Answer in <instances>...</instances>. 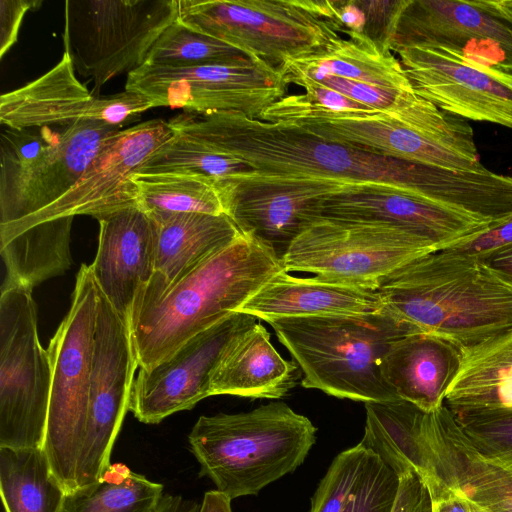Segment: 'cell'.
<instances>
[{
    "instance_id": "6da1fadb",
    "label": "cell",
    "mask_w": 512,
    "mask_h": 512,
    "mask_svg": "<svg viewBox=\"0 0 512 512\" xmlns=\"http://www.w3.org/2000/svg\"><path fill=\"white\" fill-rule=\"evenodd\" d=\"M284 270L256 239L241 234L176 282L153 277L137 292L128 326L138 366L148 369L212 327Z\"/></svg>"
},
{
    "instance_id": "7a4b0ae2",
    "label": "cell",
    "mask_w": 512,
    "mask_h": 512,
    "mask_svg": "<svg viewBox=\"0 0 512 512\" xmlns=\"http://www.w3.org/2000/svg\"><path fill=\"white\" fill-rule=\"evenodd\" d=\"M377 291L382 312L462 353L512 331V286L472 256L432 252L391 274Z\"/></svg>"
},
{
    "instance_id": "3957f363",
    "label": "cell",
    "mask_w": 512,
    "mask_h": 512,
    "mask_svg": "<svg viewBox=\"0 0 512 512\" xmlns=\"http://www.w3.org/2000/svg\"><path fill=\"white\" fill-rule=\"evenodd\" d=\"M260 120L296 125L320 138L366 148L392 158L458 171L482 172L467 120L416 96L393 112L330 110L303 93L286 95Z\"/></svg>"
},
{
    "instance_id": "277c9868",
    "label": "cell",
    "mask_w": 512,
    "mask_h": 512,
    "mask_svg": "<svg viewBox=\"0 0 512 512\" xmlns=\"http://www.w3.org/2000/svg\"><path fill=\"white\" fill-rule=\"evenodd\" d=\"M316 432L306 416L272 402L249 412L200 416L188 442L199 476L233 500L256 496L294 472L315 444Z\"/></svg>"
},
{
    "instance_id": "5b68a950",
    "label": "cell",
    "mask_w": 512,
    "mask_h": 512,
    "mask_svg": "<svg viewBox=\"0 0 512 512\" xmlns=\"http://www.w3.org/2000/svg\"><path fill=\"white\" fill-rule=\"evenodd\" d=\"M267 323L302 370L303 387L364 404L401 400L384 380L380 361L393 341L419 331L384 312Z\"/></svg>"
},
{
    "instance_id": "8992f818",
    "label": "cell",
    "mask_w": 512,
    "mask_h": 512,
    "mask_svg": "<svg viewBox=\"0 0 512 512\" xmlns=\"http://www.w3.org/2000/svg\"><path fill=\"white\" fill-rule=\"evenodd\" d=\"M120 130L99 120L5 127L0 136V236L67 193Z\"/></svg>"
},
{
    "instance_id": "52a82bcc",
    "label": "cell",
    "mask_w": 512,
    "mask_h": 512,
    "mask_svg": "<svg viewBox=\"0 0 512 512\" xmlns=\"http://www.w3.org/2000/svg\"><path fill=\"white\" fill-rule=\"evenodd\" d=\"M186 27L279 67L345 34L334 1L177 0Z\"/></svg>"
},
{
    "instance_id": "ba28073f",
    "label": "cell",
    "mask_w": 512,
    "mask_h": 512,
    "mask_svg": "<svg viewBox=\"0 0 512 512\" xmlns=\"http://www.w3.org/2000/svg\"><path fill=\"white\" fill-rule=\"evenodd\" d=\"M98 286L90 265L77 274L70 310L50 341L52 382L43 444L52 473L66 493L78 488V463L85 434Z\"/></svg>"
},
{
    "instance_id": "9c48e42d",
    "label": "cell",
    "mask_w": 512,
    "mask_h": 512,
    "mask_svg": "<svg viewBox=\"0 0 512 512\" xmlns=\"http://www.w3.org/2000/svg\"><path fill=\"white\" fill-rule=\"evenodd\" d=\"M178 17L177 0L65 2L63 46L79 75L100 96L103 85L145 64L150 49Z\"/></svg>"
},
{
    "instance_id": "30bf717a",
    "label": "cell",
    "mask_w": 512,
    "mask_h": 512,
    "mask_svg": "<svg viewBox=\"0 0 512 512\" xmlns=\"http://www.w3.org/2000/svg\"><path fill=\"white\" fill-rule=\"evenodd\" d=\"M52 367L39 340L32 289L5 282L0 297V446L43 448Z\"/></svg>"
},
{
    "instance_id": "8fae6325",
    "label": "cell",
    "mask_w": 512,
    "mask_h": 512,
    "mask_svg": "<svg viewBox=\"0 0 512 512\" xmlns=\"http://www.w3.org/2000/svg\"><path fill=\"white\" fill-rule=\"evenodd\" d=\"M435 251L389 225L319 217L293 241L282 265L287 272L378 290L391 274Z\"/></svg>"
},
{
    "instance_id": "7c38bea8",
    "label": "cell",
    "mask_w": 512,
    "mask_h": 512,
    "mask_svg": "<svg viewBox=\"0 0 512 512\" xmlns=\"http://www.w3.org/2000/svg\"><path fill=\"white\" fill-rule=\"evenodd\" d=\"M288 86L279 67L245 57L189 67L144 64L127 74L125 90L146 96L155 107L235 111L259 119L267 107L287 95Z\"/></svg>"
},
{
    "instance_id": "4fadbf2b",
    "label": "cell",
    "mask_w": 512,
    "mask_h": 512,
    "mask_svg": "<svg viewBox=\"0 0 512 512\" xmlns=\"http://www.w3.org/2000/svg\"><path fill=\"white\" fill-rule=\"evenodd\" d=\"M432 44L512 75V0H399L389 50Z\"/></svg>"
},
{
    "instance_id": "5bb4252c",
    "label": "cell",
    "mask_w": 512,
    "mask_h": 512,
    "mask_svg": "<svg viewBox=\"0 0 512 512\" xmlns=\"http://www.w3.org/2000/svg\"><path fill=\"white\" fill-rule=\"evenodd\" d=\"M172 134L168 121L161 119L148 120L118 131L103 145L67 193L11 232L0 236L1 249L40 226L61 218L88 215L99 219L117 210L137 206L131 177Z\"/></svg>"
},
{
    "instance_id": "9a60e30c",
    "label": "cell",
    "mask_w": 512,
    "mask_h": 512,
    "mask_svg": "<svg viewBox=\"0 0 512 512\" xmlns=\"http://www.w3.org/2000/svg\"><path fill=\"white\" fill-rule=\"evenodd\" d=\"M98 286V285H97ZM138 367L129 326L98 288L89 408L78 463V488L110 465Z\"/></svg>"
},
{
    "instance_id": "2e32d148",
    "label": "cell",
    "mask_w": 512,
    "mask_h": 512,
    "mask_svg": "<svg viewBox=\"0 0 512 512\" xmlns=\"http://www.w3.org/2000/svg\"><path fill=\"white\" fill-rule=\"evenodd\" d=\"M345 182L253 170L215 180V185L224 214L282 261L293 241L319 218L317 201Z\"/></svg>"
},
{
    "instance_id": "e0dca14e",
    "label": "cell",
    "mask_w": 512,
    "mask_h": 512,
    "mask_svg": "<svg viewBox=\"0 0 512 512\" xmlns=\"http://www.w3.org/2000/svg\"><path fill=\"white\" fill-rule=\"evenodd\" d=\"M415 94L465 120L512 128V75L432 44L396 49Z\"/></svg>"
},
{
    "instance_id": "ac0fdd59",
    "label": "cell",
    "mask_w": 512,
    "mask_h": 512,
    "mask_svg": "<svg viewBox=\"0 0 512 512\" xmlns=\"http://www.w3.org/2000/svg\"><path fill=\"white\" fill-rule=\"evenodd\" d=\"M412 455L427 486L455 489L487 512H512V469L482 455L445 405L419 412Z\"/></svg>"
},
{
    "instance_id": "d6986e66",
    "label": "cell",
    "mask_w": 512,
    "mask_h": 512,
    "mask_svg": "<svg viewBox=\"0 0 512 512\" xmlns=\"http://www.w3.org/2000/svg\"><path fill=\"white\" fill-rule=\"evenodd\" d=\"M146 96L124 90L96 96L78 79L63 50L60 61L37 79L0 96V123L21 129L99 120L121 127L154 108Z\"/></svg>"
},
{
    "instance_id": "ffe728a7",
    "label": "cell",
    "mask_w": 512,
    "mask_h": 512,
    "mask_svg": "<svg viewBox=\"0 0 512 512\" xmlns=\"http://www.w3.org/2000/svg\"><path fill=\"white\" fill-rule=\"evenodd\" d=\"M256 318L234 312L189 339L170 357L134 379L129 410L142 423L157 424L211 396L210 377L225 346Z\"/></svg>"
},
{
    "instance_id": "44dd1931",
    "label": "cell",
    "mask_w": 512,
    "mask_h": 512,
    "mask_svg": "<svg viewBox=\"0 0 512 512\" xmlns=\"http://www.w3.org/2000/svg\"><path fill=\"white\" fill-rule=\"evenodd\" d=\"M319 217L375 222L430 242L437 251L490 223L450 209L398 187L345 182L316 203Z\"/></svg>"
},
{
    "instance_id": "7402d4cb",
    "label": "cell",
    "mask_w": 512,
    "mask_h": 512,
    "mask_svg": "<svg viewBox=\"0 0 512 512\" xmlns=\"http://www.w3.org/2000/svg\"><path fill=\"white\" fill-rule=\"evenodd\" d=\"M97 220L98 250L90 266L98 288L128 325L138 290L155 272L158 225L137 206Z\"/></svg>"
},
{
    "instance_id": "603a6c76",
    "label": "cell",
    "mask_w": 512,
    "mask_h": 512,
    "mask_svg": "<svg viewBox=\"0 0 512 512\" xmlns=\"http://www.w3.org/2000/svg\"><path fill=\"white\" fill-rule=\"evenodd\" d=\"M462 359V351L452 343L433 334L415 332L389 345L380 369L400 399L429 413L444 405Z\"/></svg>"
},
{
    "instance_id": "cb8c5ba5",
    "label": "cell",
    "mask_w": 512,
    "mask_h": 512,
    "mask_svg": "<svg viewBox=\"0 0 512 512\" xmlns=\"http://www.w3.org/2000/svg\"><path fill=\"white\" fill-rule=\"evenodd\" d=\"M377 290L326 280L291 276L285 269L272 277L237 312L267 322L285 317L381 313Z\"/></svg>"
},
{
    "instance_id": "d4e9b609",
    "label": "cell",
    "mask_w": 512,
    "mask_h": 512,
    "mask_svg": "<svg viewBox=\"0 0 512 512\" xmlns=\"http://www.w3.org/2000/svg\"><path fill=\"white\" fill-rule=\"evenodd\" d=\"M296 370L274 348L266 328L255 322L225 346L210 377V394L278 399L295 386Z\"/></svg>"
},
{
    "instance_id": "484cf974",
    "label": "cell",
    "mask_w": 512,
    "mask_h": 512,
    "mask_svg": "<svg viewBox=\"0 0 512 512\" xmlns=\"http://www.w3.org/2000/svg\"><path fill=\"white\" fill-rule=\"evenodd\" d=\"M284 74H300L313 80L337 76L373 86L415 93L399 59L384 51L364 33L346 31L324 48L279 66Z\"/></svg>"
},
{
    "instance_id": "4316f807",
    "label": "cell",
    "mask_w": 512,
    "mask_h": 512,
    "mask_svg": "<svg viewBox=\"0 0 512 512\" xmlns=\"http://www.w3.org/2000/svg\"><path fill=\"white\" fill-rule=\"evenodd\" d=\"M157 225L152 277L163 285L176 282L242 234L225 214L180 213Z\"/></svg>"
},
{
    "instance_id": "83f0119b",
    "label": "cell",
    "mask_w": 512,
    "mask_h": 512,
    "mask_svg": "<svg viewBox=\"0 0 512 512\" xmlns=\"http://www.w3.org/2000/svg\"><path fill=\"white\" fill-rule=\"evenodd\" d=\"M0 490L5 512H61L66 496L42 447L0 446Z\"/></svg>"
},
{
    "instance_id": "f1b7e54d",
    "label": "cell",
    "mask_w": 512,
    "mask_h": 512,
    "mask_svg": "<svg viewBox=\"0 0 512 512\" xmlns=\"http://www.w3.org/2000/svg\"><path fill=\"white\" fill-rule=\"evenodd\" d=\"M136 204L155 223L180 213L224 214L215 180L178 172L134 173Z\"/></svg>"
},
{
    "instance_id": "f546056e",
    "label": "cell",
    "mask_w": 512,
    "mask_h": 512,
    "mask_svg": "<svg viewBox=\"0 0 512 512\" xmlns=\"http://www.w3.org/2000/svg\"><path fill=\"white\" fill-rule=\"evenodd\" d=\"M163 485L110 463L99 479L66 493L61 512H156Z\"/></svg>"
},
{
    "instance_id": "4dcf8cb0",
    "label": "cell",
    "mask_w": 512,
    "mask_h": 512,
    "mask_svg": "<svg viewBox=\"0 0 512 512\" xmlns=\"http://www.w3.org/2000/svg\"><path fill=\"white\" fill-rule=\"evenodd\" d=\"M251 57L241 50L196 32L178 21L156 40L145 64L189 67Z\"/></svg>"
},
{
    "instance_id": "1f68e13d",
    "label": "cell",
    "mask_w": 512,
    "mask_h": 512,
    "mask_svg": "<svg viewBox=\"0 0 512 512\" xmlns=\"http://www.w3.org/2000/svg\"><path fill=\"white\" fill-rule=\"evenodd\" d=\"M507 382H512V331L463 353L447 394Z\"/></svg>"
},
{
    "instance_id": "d6a6232c",
    "label": "cell",
    "mask_w": 512,
    "mask_h": 512,
    "mask_svg": "<svg viewBox=\"0 0 512 512\" xmlns=\"http://www.w3.org/2000/svg\"><path fill=\"white\" fill-rule=\"evenodd\" d=\"M452 413L482 455L512 469V408Z\"/></svg>"
},
{
    "instance_id": "836d02e7",
    "label": "cell",
    "mask_w": 512,
    "mask_h": 512,
    "mask_svg": "<svg viewBox=\"0 0 512 512\" xmlns=\"http://www.w3.org/2000/svg\"><path fill=\"white\" fill-rule=\"evenodd\" d=\"M370 455L360 443L339 453L313 494L310 512H342L361 480Z\"/></svg>"
},
{
    "instance_id": "e575fe53",
    "label": "cell",
    "mask_w": 512,
    "mask_h": 512,
    "mask_svg": "<svg viewBox=\"0 0 512 512\" xmlns=\"http://www.w3.org/2000/svg\"><path fill=\"white\" fill-rule=\"evenodd\" d=\"M400 477L371 452L361 480L342 512H392Z\"/></svg>"
},
{
    "instance_id": "d590c367",
    "label": "cell",
    "mask_w": 512,
    "mask_h": 512,
    "mask_svg": "<svg viewBox=\"0 0 512 512\" xmlns=\"http://www.w3.org/2000/svg\"><path fill=\"white\" fill-rule=\"evenodd\" d=\"M313 81L372 110L382 112L397 111L417 96L415 93L381 88L337 76H324Z\"/></svg>"
},
{
    "instance_id": "8d00e7d4",
    "label": "cell",
    "mask_w": 512,
    "mask_h": 512,
    "mask_svg": "<svg viewBox=\"0 0 512 512\" xmlns=\"http://www.w3.org/2000/svg\"><path fill=\"white\" fill-rule=\"evenodd\" d=\"M511 246L512 214L449 244L443 250L483 259Z\"/></svg>"
},
{
    "instance_id": "74e56055",
    "label": "cell",
    "mask_w": 512,
    "mask_h": 512,
    "mask_svg": "<svg viewBox=\"0 0 512 512\" xmlns=\"http://www.w3.org/2000/svg\"><path fill=\"white\" fill-rule=\"evenodd\" d=\"M445 403L451 412L512 408V382L447 394Z\"/></svg>"
},
{
    "instance_id": "f35d334b",
    "label": "cell",
    "mask_w": 512,
    "mask_h": 512,
    "mask_svg": "<svg viewBox=\"0 0 512 512\" xmlns=\"http://www.w3.org/2000/svg\"><path fill=\"white\" fill-rule=\"evenodd\" d=\"M356 2L366 17L364 34L367 35L378 46H380L384 51H390L388 44L390 40L391 26L399 0H356Z\"/></svg>"
},
{
    "instance_id": "ab89813d",
    "label": "cell",
    "mask_w": 512,
    "mask_h": 512,
    "mask_svg": "<svg viewBox=\"0 0 512 512\" xmlns=\"http://www.w3.org/2000/svg\"><path fill=\"white\" fill-rule=\"evenodd\" d=\"M38 0H0V59L16 43L25 14L42 5Z\"/></svg>"
},
{
    "instance_id": "60d3db41",
    "label": "cell",
    "mask_w": 512,
    "mask_h": 512,
    "mask_svg": "<svg viewBox=\"0 0 512 512\" xmlns=\"http://www.w3.org/2000/svg\"><path fill=\"white\" fill-rule=\"evenodd\" d=\"M392 512H431V497L425 482L412 471L400 476Z\"/></svg>"
},
{
    "instance_id": "b9f144b4",
    "label": "cell",
    "mask_w": 512,
    "mask_h": 512,
    "mask_svg": "<svg viewBox=\"0 0 512 512\" xmlns=\"http://www.w3.org/2000/svg\"><path fill=\"white\" fill-rule=\"evenodd\" d=\"M431 512H487L463 493L439 483L427 486Z\"/></svg>"
},
{
    "instance_id": "7bdbcfd3",
    "label": "cell",
    "mask_w": 512,
    "mask_h": 512,
    "mask_svg": "<svg viewBox=\"0 0 512 512\" xmlns=\"http://www.w3.org/2000/svg\"><path fill=\"white\" fill-rule=\"evenodd\" d=\"M336 18L346 31L364 33L366 17L356 0L334 1Z\"/></svg>"
},
{
    "instance_id": "ee69618b",
    "label": "cell",
    "mask_w": 512,
    "mask_h": 512,
    "mask_svg": "<svg viewBox=\"0 0 512 512\" xmlns=\"http://www.w3.org/2000/svg\"><path fill=\"white\" fill-rule=\"evenodd\" d=\"M480 260L512 286V246Z\"/></svg>"
},
{
    "instance_id": "f6af8a7d",
    "label": "cell",
    "mask_w": 512,
    "mask_h": 512,
    "mask_svg": "<svg viewBox=\"0 0 512 512\" xmlns=\"http://www.w3.org/2000/svg\"><path fill=\"white\" fill-rule=\"evenodd\" d=\"M199 506L181 495L164 494L156 512H198Z\"/></svg>"
},
{
    "instance_id": "bcb514c9",
    "label": "cell",
    "mask_w": 512,
    "mask_h": 512,
    "mask_svg": "<svg viewBox=\"0 0 512 512\" xmlns=\"http://www.w3.org/2000/svg\"><path fill=\"white\" fill-rule=\"evenodd\" d=\"M231 501L219 491L210 490L204 494L198 512H232Z\"/></svg>"
}]
</instances>
